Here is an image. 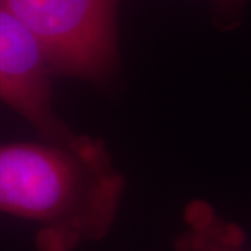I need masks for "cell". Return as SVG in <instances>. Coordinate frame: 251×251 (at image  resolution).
<instances>
[{
  "instance_id": "cell-1",
  "label": "cell",
  "mask_w": 251,
  "mask_h": 251,
  "mask_svg": "<svg viewBox=\"0 0 251 251\" xmlns=\"http://www.w3.org/2000/svg\"><path fill=\"white\" fill-rule=\"evenodd\" d=\"M124 179L103 142L0 145V212L34 220L39 251H70L108 233Z\"/></svg>"
},
{
  "instance_id": "cell-2",
  "label": "cell",
  "mask_w": 251,
  "mask_h": 251,
  "mask_svg": "<svg viewBox=\"0 0 251 251\" xmlns=\"http://www.w3.org/2000/svg\"><path fill=\"white\" fill-rule=\"evenodd\" d=\"M119 0H0L36 39L52 72L103 83L118 65Z\"/></svg>"
},
{
  "instance_id": "cell-3",
  "label": "cell",
  "mask_w": 251,
  "mask_h": 251,
  "mask_svg": "<svg viewBox=\"0 0 251 251\" xmlns=\"http://www.w3.org/2000/svg\"><path fill=\"white\" fill-rule=\"evenodd\" d=\"M52 70L31 33L0 7V100L39 130L46 142L70 145L80 140L52 111Z\"/></svg>"
},
{
  "instance_id": "cell-4",
  "label": "cell",
  "mask_w": 251,
  "mask_h": 251,
  "mask_svg": "<svg viewBox=\"0 0 251 251\" xmlns=\"http://www.w3.org/2000/svg\"><path fill=\"white\" fill-rule=\"evenodd\" d=\"M183 222L184 230L175 240V251H251L245 230L202 199L186 205Z\"/></svg>"
},
{
  "instance_id": "cell-5",
  "label": "cell",
  "mask_w": 251,
  "mask_h": 251,
  "mask_svg": "<svg viewBox=\"0 0 251 251\" xmlns=\"http://www.w3.org/2000/svg\"><path fill=\"white\" fill-rule=\"evenodd\" d=\"M247 0H212L215 15L220 18L219 25L220 28L237 26L238 15L242 12V7Z\"/></svg>"
}]
</instances>
